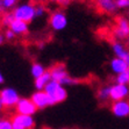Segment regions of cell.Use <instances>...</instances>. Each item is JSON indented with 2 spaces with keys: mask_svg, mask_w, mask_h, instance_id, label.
<instances>
[{
  "mask_svg": "<svg viewBox=\"0 0 129 129\" xmlns=\"http://www.w3.org/2000/svg\"><path fill=\"white\" fill-rule=\"evenodd\" d=\"M9 29L12 30L15 35H24L28 33L29 30V26L27 22L21 21V20H14L9 26Z\"/></svg>",
  "mask_w": 129,
  "mask_h": 129,
  "instance_id": "15",
  "label": "cell"
},
{
  "mask_svg": "<svg viewBox=\"0 0 129 129\" xmlns=\"http://www.w3.org/2000/svg\"><path fill=\"white\" fill-rule=\"evenodd\" d=\"M112 50H113V54L115 55V57L126 60L127 64L129 65V50L124 47V44L121 41L112 42Z\"/></svg>",
  "mask_w": 129,
  "mask_h": 129,
  "instance_id": "12",
  "label": "cell"
},
{
  "mask_svg": "<svg viewBox=\"0 0 129 129\" xmlns=\"http://www.w3.org/2000/svg\"><path fill=\"white\" fill-rule=\"evenodd\" d=\"M129 96V86L122 84L111 85V100L113 101H120L126 100Z\"/></svg>",
  "mask_w": 129,
  "mask_h": 129,
  "instance_id": "9",
  "label": "cell"
},
{
  "mask_svg": "<svg viewBox=\"0 0 129 129\" xmlns=\"http://www.w3.org/2000/svg\"><path fill=\"white\" fill-rule=\"evenodd\" d=\"M68 16L63 11H55L49 18V24L54 31H62L68 27Z\"/></svg>",
  "mask_w": 129,
  "mask_h": 129,
  "instance_id": "5",
  "label": "cell"
},
{
  "mask_svg": "<svg viewBox=\"0 0 129 129\" xmlns=\"http://www.w3.org/2000/svg\"><path fill=\"white\" fill-rule=\"evenodd\" d=\"M95 5L100 12L105 14H114L119 9L115 0H95Z\"/></svg>",
  "mask_w": 129,
  "mask_h": 129,
  "instance_id": "13",
  "label": "cell"
},
{
  "mask_svg": "<svg viewBox=\"0 0 129 129\" xmlns=\"http://www.w3.org/2000/svg\"><path fill=\"white\" fill-rule=\"evenodd\" d=\"M15 112H16V114L31 115L33 116L37 112V108L30 98H21L20 101L18 102V105L15 106Z\"/></svg>",
  "mask_w": 129,
  "mask_h": 129,
  "instance_id": "7",
  "label": "cell"
},
{
  "mask_svg": "<svg viewBox=\"0 0 129 129\" xmlns=\"http://www.w3.org/2000/svg\"><path fill=\"white\" fill-rule=\"evenodd\" d=\"M12 123L14 126L21 127L23 129H33L35 127V120L31 115L15 114L12 117Z\"/></svg>",
  "mask_w": 129,
  "mask_h": 129,
  "instance_id": "11",
  "label": "cell"
},
{
  "mask_svg": "<svg viewBox=\"0 0 129 129\" xmlns=\"http://www.w3.org/2000/svg\"><path fill=\"white\" fill-rule=\"evenodd\" d=\"M4 83H5V77H4L3 72L0 71V85H3Z\"/></svg>",
  "mask_w": 129,
  "mask_h": 129,
  "instance_id": "27",
  "label": "cell"
},
{
  "mask_svg": "<svg viewBox=\"0 0 129 129\" xmlns=\"http://www.w3.org/2000/svg\"><path fill=\"white\" fill-rule=\"evenodd\" d=\"M34 86H35L36 91H44L45 86L50 83L52 79H51V75H50V71H48L47 70V72H45L44 75H42L41 77H39V78L34 79Z\"/></svg>",
  "mask_w": 129,
  "mask_h": 129,
  "instance_id": "16",
  "label": "cell"
},
{
  "mask_svg": "<svg viewBox=\"0 0 129 129\" xmlns=\"http://www.w3.org/2000/svg\"><path fill=\"white\" fill-rule=\"evenodd\" d=\"M128 19H129V12H128Z\"/></svg>",
  "mask_w": 129,
  "mask_h": 129,
  "instance_id": "32",
  "label": "cell"
},
{
  "mask_svg": "<svg viewBox=\"0 0 129 129\" xmlns=\"http://www.w3.org/2000/svg\"><path fill=\"white\" fill-rule=\"evenodd\" d=\"M45 72H47V70H45V68L41 63L35 62V63L31 64V68H30V75L33 76L34 79L41 77L42 75H44Z\"/></svg>",
  "mask_w": 129,
  "mask_h": 129,
  "instance_id": "18",
  "label": "cell"
},
{
  "mask_svg": "<svg viewBox=\"0 0 129 129\" xmlns=\"http://www.w3.org/2000/svg\"><path fill=\"white\" fill-rule=\"evenodd\" d=\"M20 99H21V96L14 87H4L3 90H0V101L4 107L15 108Z\"/></svg>",
  "mask_w": 129,
  "mask_h": 129,
  "instance_id": "4",
  "label": "cell"
},
{
  "mask_svg": "<svg viewBox=\"0 0 129 129\" xmlns=\"http://www.w3.org/2000/svg\"><path fill=\"white\" fill-rule=\"evenodd\" d=\"M96 98L100 102H107L111 99V85H105L100 87L96 92Z\"/></svg>",
  "mask_w": 129,
  "mask_h": 129,
  "instance_id": "17",
  "label": "cell"
},
{
  "mask_svg": "<svg viewBox=\"0 0 129 129\" xmlns=\"http://www.w3.org/2000/svg\"><path fill=\"white\" fill-rule=\"evenodd\" d=\"M47 13V9L43 5H36L35 6V16L36 18H43Z\"/></svg>",
  "mask_w": 129,
  "mask_h": 129,
  "instance_id": "22",
  "label": "cell"
},
{
  "mask_svg": "<svg viewBox=\"0 0 129 129\" xmlns=\"http://www.w3.org/2000/svg\"><path fill=\"white\" fill-rule=\"evenodd\" d=\"M49 71H50V75H51V79L64 87L73 86V85L78 84V80L76 78H72L71 76L69 75L65 65L62 63H58L56 65H54Z\"/></svg>",
  "mask_w": 129,
  "mask_h": 129,
  "instance_id": "1",
  "label": "cell"
},
{
  "mask_svg": "<svg viewBox=\"0 0 129 129\" xmlns=\"http://www.w3.org/2000/svg\"><path fill=\"white\" fill-rule=\"evenodd\" d=\"M116 1V6L120 9L129 8V0H115Z\"/></svg>",
  "mask_w": 129,
  "mask_h": 129,
  "instance_id": "24",
  "label": "cell"
},
{
  "mask_svg": "<svg viewBox=\"0 0 129 129\" xmlns=\"http://www.w3.org/2000/svg\"><path fill=\"white\" fill-rule=\"evenodd\" d=\"M114 36L117 39V41L127 40V37L129 36V19L123 18V16H119L116 19Z\"/></svg>",
  "mask_w": 129,
  "mask_h": 129,
  "instance_id": "6",
  "label": "cell"
},
{
  "mask_svg": "<svg viewBox=\"0 0 129 129\" xmlns=\"http://www.w3.org/2000/svg\"><path fill=\"white\" fill-rule=\"evenodd\" d=\"M18 0H0V14H6L7 11L16 7Z\"/></svg>",
  "mask_w": 129,
  "mask_h": 129,
  "instance_id": "19",
  "label": "cell"
},
{
  "mask_svg": "<svg viewBox=\"0 0 129 129\" xmlns=\"http://www.w3.org/2000/svg\"><path fill=\"white\" fill-rule=\"evenodd\" d=\"M58 4H59L60 6H63V7H65V6H69L70 5V3H71V0H56Z\"/></svg>",
  "mask_w": 129,
  "mask_h": 129,
  "instance_id": "26",
  "label": "cell"
},
{
  "mask_svg": "<svg viewBox=\"0 0 129 129\" xmlns=\"http://www.w3.org/2000/svg\"><path fill=\"white\" fill-rule=\"evenodd\" d=\"M127 44H128V47H129V36L127 37Z\"/></svg>",
  "mask_w": 129,
  "mask_h": 129,
  "instance_id": "31",
  "label": "cell"
},
{
  "mask_svg": "<svg viewBox=\"0 0 129 129\" xmlns=\"http://www.w3.org/2000/svg\"><path fill=\"white\" fill-rule=\"evenodd\" d=\"M30 99L34 102V105L36 106L37 109H44L49 106H54V102L51 101L50 96L45 93L44 91H36L35 93H33V95L30 96Z\"/></svg>",
  "mask_w": 129,
  "mask_h": 129,
  "instance_id": "8",
  "label": "cell"
},
{
  "mask_svg": "<svg viewBox=\"0 0 129 129\" xmlns=\"http://www.w3.org/2000/svg\"><path fill=\"white\" fill-rule=\"evenodd\" d=\"M15 20H21L29 23L36 18L35 16V5L30 3H26V4H21L14 8L13 11Z\"/></svg>",
  "mask_w": 129,
  "mask_h": 129,
  "instance_id": "3",
  "label": "cell"
},
{
  "mask_svg": "<svg viewBox=\"0 0 129 129\" xmlns=\"http://www.w3.org/2000/svg\"><path fill=\"white\" fill-rule=\"evenodd\" d=\"M14 20H15V18H14L13 12H7L6 14H4L3 19H1V23H3V26H5V27H9L11 23H12Z\"/></svg>",
  "mask_w": 129,
  "mask_h": 129,
  "instance_id": "21",
  "label": "cell"
},
{
  "mask_svg": "<svg viewBox=\"0 0 129 129\" xmlns=\"http://www.w3.org/2000/svg\"><path fill=\"white\" fill-rule=\"evenodd\" d=\"M3 108H4V106H3V104H1V101H0V112L3 111Z\"/></svg>",
  "mask_w": 129,
  "mask_h": 129,
  "instance_id": "30",
  "label": "cell"
},
{
  "mask_svg": "<svg viewBox=\"0 0 129 129\" xmlns=\"http://www.w3.org/2000/svg\"><path fill=\"white\" fill-rule=\"evenodd\" d=\"M5 35H3V34H0V45L4 44V42H5Z\"/></svg>",
  "mask_w": 129,
  "mask_h": 129,
  "instance_id": "28",
  "label": "cell"
},
{
  "mask_svg": "<svg viewBox=\"0 0 129 129\" xmlns=\"http://www.w3.org/2000/svg\"><path fill=\"white\" fill-rule=\"evenodd\" d=\"M115 84H122L129 86V70H127L126 72H123L121 75H117L115 77Z\"/></svg>",
  "mask_w": 129,
  "mask_h": 129,
  "instance_id": "20",
  "label": "cell"
},
{
  "mask_svg": "<svg viewBox=\"0 0 129 129\" xmlns=\"http://www.w3.org/2000/svg\"><path fill=\"white\" fill-rule=\"evenodd\" d=\"M111 111L113 115L116 117H127L129 116V100H120V101H113L111 106Z\"/></svg>",
  "mask_w": 129,
  "mask_h": 129,
  "instance_id": "10",
  "label": "cell"
},
{
  "mask_svg": "<svg viewBox=\"0 0 129 129\" xmlns=\"http://www.w3.org/2000/svg\"><path fill=\"white\" fill-rule=\"evenodd\" d=\"M109 68H111L112 72L115 73V75H121L123 72H126L127 70H129V65L127 64L126 60L121 59V58L114 57L112 58L111 62H109Z\"/></svg>",
  "mask_w": 129,
  "mask_h": 129,
  "instance_id": "14",
  "label": "cell"
},
{
  "mask_svg": "<svg viewBox=\"0 0 129 129\" xmlns=\"http://www.w3.org/2000/svg\"><path fill=\"white\" fill-rule=\"evenodd\" d=\"M44 92L50 96V99H51V101L54 102V105L65 101L66 98H68V91H66V88L54 80H51L45 86Z\"/></svg>",
  "mask_w": 129,
  "mask_h": 129,
  "instance_id": "2",
  "label": "cell"
},
{
  "mask_svg": "<svg viewBox=\"0 0 129 129\" xmlns=\"http://www.w3.org/2000/svg\"><path fill=\"white\" fill-rule=\"evenodd\" d=\"M4 35H5V39H6L7 41H13V40L16 37V35H15L12 30L9 29V28H8V29H6V31H5V34H4Z\"/></svg>",
  "mask_w": 129,
  "mask_h": 129,
  "instance_id": "25",
  "label": "cell"
},
{
  "mask_svg": "<svg viewBox=\"0 0 129 129\" xmlns=\"http://www.w3.org/2000/svg\"><path fill=\"white\" fill-rule=\"evenodd\" d=\"M60 129H66V128H60Z\"/></svg>",
  "mask_w": 129,
  "mask_h": 129,
  "instance_id": "33",
  "label": "cell"
},
{
  "mask_svg": "<svg viewBox=\"0 0 129 129\" xmlns=\"http://www.w3.org/2000/svg\"><path fill=\"white\" fill-rule=\"evenodd\" d=\"M42 1H45V3H52V1H56V0H42Z\"/></svg>",
  "mask_w": 129,
  "mask_h": 129,
  "instance_id": "29",
  "label": "cell"
},
{
  "mask_svg": "<svg viewBox=\"0 0 129 129\" xmlns=\"http://www.w3.org/2000/svg\"><path fill=\"white\" fill-rule=\"evenodd\" d=\"M0 129H13L12 120L1 119V120H0Z\"/></svg>",
  "mask_w": 129,
  "mask_h": 129,
  "instance_id": "23",
  "label": "cell"
}]
</instances>
